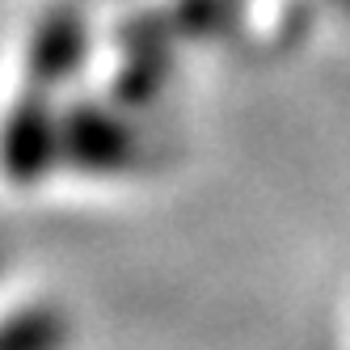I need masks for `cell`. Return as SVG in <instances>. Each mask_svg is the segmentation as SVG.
Masks as SVG:
<instances>
[{"instance_id": "1", "label": "cell", "mask_w": 350, "mask_h": 350, "mask_svg": "<svg viewBox=\"0 0 350 350\" xmlns=\"http://www.w3.org/2000/svg\"><path fill=\"white\" fill-rule=\"evenodd\" d=\"M139 135L131 118L110 102H72L59 110V169L85 178H118L135 169Z\"/></svg>"}, {"instance_id": "2", "label": "cell", "mask_w": 350, "mask_h": 350, "mask_svg": "<svg viewBox=\"0 0 350 350\" xmlns=\"http://www.w3.org/2000/svg\"><path fill=\"white\" fill-rule=\"evenodd\" d=\"M59 169V106L55 93L26 85L0 118V178L9 186H42Z\"/></svg>"}, {"instance_id": "3", "label": "cell", "mask_w": 350, "mask_h": 350, "mask_svg": "<svg viewBox=\"0 0 350 350\" xmlns=\"http://www.w3.org/2000/svg\"><path fill=\"white\" fill-rule=\"evenodd\" d=\"M89 55V30L77 9H51L30 34L26 46V85L55 93L64 89Z\"/></svg>"}, {"instance_id": "4", "label": "cell", "mask_w": 350, "mask_h": 350, "mask_svg": "<svg viewBox=\"0 0 350 350\" xmlns=\"http://www.w3.org/2000/svg\"><path fill=\"white\" fill-rule=\"evenodd\" d=\"M173 55V26L157 17H139L122 34V68H118V97L122 102H148L169 81Z\"/></svg>"}, {"instance_id": "5", "label": "cell", "mask_w": 350, "mask_h": 350, "mask_svg": "<svg viewBox=\"0 0 350 350\" xmlns=\"http://www.w3.org/2000/svg\"><path fill=\"white\" fill-rule=\"evenodd\" d=\"M72 321L55 304H21L0 317V350H68Z\"/></svg>"}, {"instance_id": "6", "label": "cell", "mask_w": 350, "mask_h": 350, "mask_svg": "<svg viewBox=\"0 0 350 350\" xmlns=\"http://www.w3.org/2000/svg\"><path fill=\"white\" fill-rule=\"evenodd\" d=\"M334 5H338V9H346V13H350V0H334Z\"/></svg>"}]
</instances>
